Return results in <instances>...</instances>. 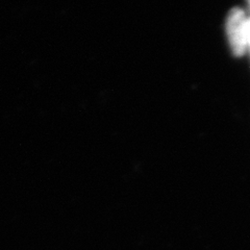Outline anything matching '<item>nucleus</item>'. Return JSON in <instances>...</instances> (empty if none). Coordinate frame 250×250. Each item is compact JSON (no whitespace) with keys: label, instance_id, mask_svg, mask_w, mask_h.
Segmentation results:
<instances>
[{"label":"nucleus","instance_id":"obj_1","mask_svg":"<svg viewBox=\"0 0 250 250\" xmlns=\"http://www.w3.org/2000/svg\"><path fill=\"white\" fill-rule=\"evenodd\" d=\"M247 23L243 11L234 9L230 12L228 20V33L231 49L236 56H242L248 43Z\"/></svg>","mask_w":250,"mask_h":250},{"label":"nucleus","instance_id":"obj_2","mask_svg":"<svg viewBox=\"0 0 250 250\" xmlns=\"http://www.w3.org/2000/svg\"><path fill=\"white\" fill-rule=\"evenodd\" d=\"M247 36H248V43L250 45V19L248 20V23H247Z\"/></svg>","mask_w":250,"mask_h":250}]
</instances>
